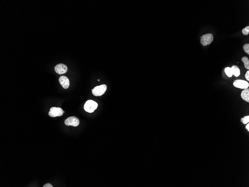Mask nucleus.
Instances as JSON below:
<instances>
[{"instance_id":"nucleus-11","label":"nucleus","mask_w":249,"mask_h":187,"mask_svg":"<svg viewBox=\"0 0 249 187\" xmlns=\"http://www.w3.org/2000/svg\"><path fill=\"white\" fill-rule=\"evenodd\" d=\"M242 60L243 63H244V66L246 69H249V60L248 57L244 56L242 58Z\"/></svg>"},{"instance_id":"nucleus-4","label":"nucleus","mask_w":249,"mask_h":187,"mask_svg":"<svg viewBox=\"0 0 249 187\" xmlns=\"http://www.w3.org/2000/svg\"><path fill=\"white\" fill-rule=\"evenodd\" d=\"M63 111L62 109L59 107H53L50 109L49 115L52 117L61 116L63 114Z\"/></svg>"},{"instance_id":"nucleus-9","label":"nucleus","mask_w":249,"mask_h":187,"mask_svg":"<svg viewBox=\"0 0 249 187\" xmlns=\"http://www.w3.org/2000/svg\"><path fill=\"white\" fill-rule=\"evenodd\" d=\"M241 96L243 100L249 102V89L248 88L245 89L244 90L242 91L241 93Z\"/></svg>"},{"instance_id":"nucleus-14","label":"nucleus","mask_w":249,"mask_h":187,"mask_svg":"<svg viewBox=\"0 0 249 187\" xmlns=\"http://www.w3.org/2000/svg\"><path fill=\"white\" fill-rule=\"evenodd\" d=\"M242 32L243 34V35H245V36L248 35L249 33V26H246V27L243 29L242 30Z\"/></svg>"},{"instance_id":"nucleus-5","label":"nucleus","mask_w":249,"mask_h":187,"mask_svg":"<svg viewBox=\"0 0 249 187\" xmlns=\"http://www.w3.org/2000/svg\"><path fill=\"white\" fill-rule=\"evenodd\" d=\"M65 124L68 126H71L74 127H77L79 124V119L75 116H70L65 120Z\"/></svg>"},{"instance_id":"nucleus-6","label":"nucleus","mask_w":249,"mask_h":187,"mask_svg":"<svg viewBox=\"0 0 249 187\" xmlns=\"http://www.w3.org/2000/svg\"><path fill=\"white\" fill-rule=\"evenodd\" d=\"M234 86L237 88L241 89H247L248 88L249 84L248 82L242 80H236L234 82Z\"/></svg>"},{"instance_id":"nucleus-15","label":"nucleus","mask_w":249,"mask_h":187,"mask_svg":"<svg viewBox=\"0 0 249 187\" xmlns=\"http://www.w3.org/2000/svg\"><path fill=\"white\" fill-rule=\"evenodd\" d=\"M243 49L244 50L245 52L246 53H247L248 54H249V44L248 43L246 44H244V46H243Z\"/></svg>"},{"instance_id":"nucleus-16","label":"nucleus","mask_w":249,"mask_h":187,"mask_svg":"<svg viewBox=\"0 0 249 187\" xmlns=\"http://www.w3.org/2000/svg\"><path fill=\"white\" fill-rule=\"evenodd\" d=\"M245 77L246 79L248 80V81H249V71H248L246 72V73L245 75Z\"/></svg>"},{"instance_id":"nucleus-2","label":"nucleus","mask_w":249,"mask_h":187,"mask_svg":"<svg viewBox=\"0 0 249 187\" xmlns=\"http://www.w3.org/2000/svg\"><path fill=\"white\" fill-rule=\"evenodd\" d=\"M107 89V86L106 85H101L100 86L95 87L92 89V93L95 96H101L105 93Z\"/></svg>"},{"instance_id":"nucleus-12","label":"nucleus","mask_w":249,"mask_h":187,"mask_svg":"<svg viewBox=\"0 0 249 187\" xmlns=\"http://www.w3.org/2000/svg\"><path fill=\"white\" fill-rule=\"evenodd\" d=\"M224 72H225V73H226V74L227 76L228 77H231L232 76V72L231 68H230V67H227L225 68Z\"/></svg>"},{"instance_id":"nucleus-10","label":"nucleus","mask_w":249,"mask_h":187,"mask_svg":"<svg viewBox=\"0 0 249 187\" xmlns=\"http://www.w3.org/2000/svg\"><path fill=\"white\" fill-rule=\"evenodd\" d=\"M233 75L236 77L239 76L240 74V70L239 67L236 66H233L231 67Z\"/></svg>"},{"instance_id":"nucleus-7","label":"nucleus","mask_w":249,"mask_h":187,"mask_svg":"<svg viewBox=\"0 0 249 187\" xmlns=\"http://www.w3.org/2000/svg\"><path fill=\"white\" fill-rule=\"evenodd\" d=\"M55 70L58 74H63L67 72L68 68L65 64H59L55 67Z\"/></svg>"},{"instance_id":"nucleus-8","label":"nucleus","mask_w":249,"mask_h":187,"mask_svg":"<svg viewBox=\"0 0 249 187\" xmlns=\"http://www.w3.org/2000/svg\"><path fill=\"white\" fill-rule=\"evenodd\" d=\"M59 80L61 85L64 89H67L68 88L70 83L69 80L66 77L62 76L59 77Z\"/></svg>"},{"instance_id":"nucleus-3","label":"nucleus","mask_w":249,"mask_h":187,"mask_svg":"<svg viewBox=\"0 0 249 187\" xmlns=\"http://www.w3.org/2000/svg\"><path fill=\"white\" fill-rule=\"evenodd\" d=\"M213 39V36L212 34H206L201 37V43L203 46H207L210 44Z\"/></svg>"},{"instance_id":"nucleus-17","label":"nucleus","mask_w":249,"mask_h":187,"mask_svg":"<svg viewBox=\"0 0 249 187\" xmlns=\"http://www.w3.org/2000/svg\"><path fill=\"white\" fill-rule=\"evenodd\" d=\"M43 187H53L52 185H51L50 184V183H47L46 184L44 185V186H43Z\"/></svg>"},{"instance_id":"nucleus-18","label":"nucleus","mask_w":249,"mask_h":187,"mask_svg":"<svg viewBox=\"0 0 249 187\" xmlns=\"http://www.w3.org/2000/svg\"><path fill=\"white\" fill-rule=\"evenodd\" d=\"M246 129L248 130V131L249 132V124L248 123V124L246 125Z\"/></svg>"},{"instance_id":"nucleus-19","label":"nucleus","mask_w":249,"mask_h":187,"mask_svg":"<svg viewBox=\"0 0 249 187\" xmlns=\"http://www.w3.org/2000/svg\"><path fill=\"white\" fill-rule=\"evenodd\" d=\"M98 81H100V80L98 79Z\"/></svg>"},{"instance_id":"nucleus-1","label":"nucleus","mask_w":249,"mask_h":187,"mask_svg":"<svg viewBox=\"0 0 249 187\" xmlns=\"http://www.w3.org/2000/svg\"><path fill=\"white\" fill-rule=\"evenodd\" d=\"M98 107V104L93 100H88L86 102L84 105V109L87 112L92 113Z\"/></svg>"},{"instance_id":"nucleus-13","label":"nucleus","mask_w":249,"mask_h":187,"mask_svg":"<svg viewBox=\"0 0 249 187\" xmlns=\"http://www.w3.org/2000/svg\"><path fill=\"white\" fill-rule=\"evenodd\" d=\"M241 122H242L243 124H246L249 123V116H244L243 118H242L240 120Z\"/></svg>"}]
</instances>
